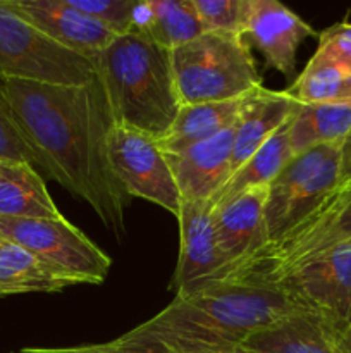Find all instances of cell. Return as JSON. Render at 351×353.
Instances as JSON below:
<instances>
[{
    "instance_id": "1",
    "label": "cell",
    "mask_w": 351,
    "mask_h": 353,
    "mask_svg": "<svg viewBox=\"0 0 351 353\" xmlns=\"http://www.w3.org/2000/svg\"><path fill=\"white\" fill-rule=\"evenodd\" d=\"M0 85L38 168L85 200L120 240L129 196L109 161L116 119L102 79L83 85L0 79Z\"/></svg>"
},
{
    "instance_id": "2",
    "label": "cell",
    "mask_w": 351,
    "mask_h": 353,
    "mask_svg": "<svg viewBox=\"0 0 351 353\" xmlns=\"http://www.w3.org/2000/svg\"><path fill=\"white\" fill-rule=\"evenodd\" d=\"M299 310L306 309L279 286L212 281L176 295L162 312L127 331L120 340L138 345L162 341L241 345L251 334Z\"/></svg>"
},
{
    "instance_id": "3",
    "label": "cell",
    "mask_w": 351,
    "mask_h": 353,
    "mask_svg": "<svg viewBox=\"0 0 351 353\" xmlns=\"http://www.w3.org/2000/svg\"><path fill=\"white\" fill-rule=\"evenodd\" d=\"M93 64L116 124L160 140L181 107L171 52L143 34H117Z\"/></svg>"
},
{
    "instance_id": "4",
    "label": "cell",
    "mask_w": 351,
    "mask_h": 353,
    "mask_svg": "<svg viewBox=\"0 0 351 353\" xmlns=\"http://www.w3.org/2000/svg\"><path fill=\"white\" fill-rule=\"evenodd\" d=\"M181 105L227 102L262 86L251 47L240 34L203 33L171 50Z\"/></svg>"
},
{
    "instance_id": "5",
    "label": "cell",
    "mask_w": 351,
    "mask_h": 353,
    "mask_svg": "<svg viewBox=\"0 0 351 353\" xmlns=\"http://www.w3.org/2000/svg\"><path fill=\"white\" fill-rule=\"evenodd\" d=\"M341 145H319L295 155L268 185L267 243L312 216L341 185Z\"/></svg>"
},
{
    "instance_id": "6",
    "label": "cell",
    "mask_w": 351,
    "mask_h": 353,
    "mask_svg": "<svg viewBox=\"0 0 351 353\" xmlns=\"http://www.w3.org/2000/svg\"><path fill=\"white\" fill-rule=\"evenodd\" d=\"M93 78L92 61L58 45L0 0V79L83 85Z\"/></svg>"
},
{
    "instance_id": "7",
    "label": "cell",
    "mask_w": 351,
    "mask_h": 353,
    "mask_svg": "<svg viewBox=\"0 0 351 353\" xmlns=\"http://www.w3.org/2000/svg\"><path fill=\"white\" fill-rule=\"evenodd\" d=\"M0 236L21 245L47 264L67 272L81 285L107 279L112 259L81 230L61 219H7L0 217Z\"/></svg>"
},
{
    "instance_id": "8",
    "label": "cell",
    "mask_w": 351,
    "mask_h": 353,
    "mask_svg": "<svg viewBox=\"0 0 351 353\" xmlns=\"http://www.w3.org/2000/svg\"><path fill=\"white\" fill-rule=\"evenodd\" d=\"M275 286L322 317L337 334L351 324V241L313 255Z\"/></svg>"
},
{
    "instance_id": "9",
    "label": "cell",
    "mask_w": 351,
    "mask_h": 353,
    "mask_svg": "<svg viewBox=\"0 0 351 353\" xmlns=\"http://www.w3.org/2000/svg\"><path fill=\"white\" fill-rule=\"evenodd\" d=\"M109 161L127 196L148 200L178 217L181 193L165 154L153 137L116 124L109 134Z\"/></svg>"
},
{
    "instance_id": "10",
    "label": "cell",
    "mask_w": 351,
    "mask_h": 353,
    "mask_svg": "<svg viewBox=\"0 0 351 353\" xmlns=\"http://www.w3.org/2000/svg\"><path fill=\"white\" fill-rule=\"evenodd\" d=\"M3 6L23 17L74 54L95 61L117 37L105 24L76 9L71 0H2Z\"/></svg>"
},
{
    "instance_id": "11",
    "label": "cell",
    "mask_w": 351,
    "mask_h": 353,
    "mask_svg": "<svg viewBox=\"0 0 351 353\" xmlns=\"http://www.w3.org/2000/svg\"><path fill=\"white\" fill-rule=\"evenodd\" d=\"M178 221L181 248L169 288L182 295L212 281L226 268V259L217 245L212 203L182 200Z\"/></svg>"
},
{
    "instance_id": "12",
    "label": "cell",
    "mask_w": 351,
    "mask_h": 353,
    "mask_svg": "<svg viewBox=\"0 0 351 353\" xmlns=\"http://www.w3.org/2000/svg\"><path fill=\"white\" fill-rule=\"evenodd\" d=\"M315 30L277 0H250L243 38L264 55L268 68L291 78L296 69V52Z\"/></svg>"
},
{
    "instance_id": "13",
    "label": "cell",
    "mask_w": 351,
    "mask_h": 353,
    "mask_svg": "<svg viewBox=\"0 0 351 353\" xmlns=\"http://www.w3.org/2000/svg\"><path fill=\"white\" fill-rule=\"evenodd\" d=\"M234 124L178 154H165L182 200L212 202L231 178Z\"/></svg>"
},
{
    "instance_id": "14",
    "label": "cell",
    "mask_w": 351,
    "mask_h": 353,
    "mask_svg": "<svg viewBox=\"0 0 351 353\" xmlns=\"http://www.w3.org/2000/svg\"><path fill=\"white\" fill-rule=\"evenodd\" d=\"M268 186L251 188L212 207L217 245L226 265L246 257L267 243L265 233V202Z\"/></svg>"
},
{
    "instance_id": "15",
    "label": "cell",
    "mask_w": 351,
    "mask_h": 353,
    "mask_svg": "<svg viewBox=\"0 0 351 353\" xmlns=\"http://www.w3.org/2000/svg\"><path fill=\"white\" fill-rule=\"evenodd\" d=\"M298 107L299 103L289 99L286 92H272L264 86H258L244 95L241 100L240 116L234 123L231 172H236Z\"/></svg>"
},
{
    "instance_id": "16",
    "label": "cell",
    "mask_w": 351,
    "mask_h": 353,
    "mask_svg": "<svg viewBox=\"0 0 351 353\" xmlns=\"http://www.w3.org/2000/svg\"><path fill=\"white\" fill-rule=\"evenodd\" d=\"M253 353H344L339 334L308 310H299L243 341Z\"/></svg>"
},
{
    "instance_id": "17",
    "label": "cell",
    "mask_w": 351,
    "mask_h": 353,
    "mask_svg": "<svg viewBox=\"0 0 351 353\" xmlns=\"http://www.w3.org/2000/svg\"><path fill=\"white\" fill-rule=\"evenodd\" d=\"M129 33L174 50L205 33L191 0H140L134 3Z\"/></svg>"
},
{
    "instance_id": "18",
    "label": "cell",
    "mask_w": 351,
    "mask_h": 353,
    "mask_svg": "<svg viewBox=\"0 0 351 353\" xmlns=\"http://www.w3.org/2000/svg\"><path fill=\"white\" fill-rule=\"evenodd\" d=\"M0 217L61 219L64 216L33 165L0 161Z\"/></svg>"
},
{
    "instance_id": "19",
    "label": "cell",
    "mask_w": 351,
    "mask_h": 353,
    "mask_svg": "<svg viewBox=\"0 0 351 353\" xmlns=\"http://www.w3.org/2000/svg\"><path fill=\"white\" fill-rule=\"evenodd\" d=\"M81 285L67 272L47 264L21 245L0 236V296L55 293Z\"/></svg>"
},
{
    "instance_id": "20",
    "label": "cell",
    "mask_w": 351,
    "mask_h": 353,
    "mask_svg": "<svg viewBox=\"0 0 351 353\" xmlns=\"http://www.w3.org/2000/svg\"><path fill=\"white\" fill-rule=\"evenodd\" d=\"M241 99L227 102H205L181 105L174 123L160 138L158 147L164 154H178L196 143L210 140L233 126L240 116Z\"/></svg>"
},
{
    "instance_id": "21",
    "label": "cell",
    "mask_w": 351,
    "mask_h": 353,
    "mask_svg": "<svg viewBox=\"0 0 351 353\" xmlns=\"http://www.w3.org/2000/svg\"><path fill=\"white\" fill-rule=\"evenodd\" d=\"M296 112V110H295ZM289 117L236 172H233L226 185L220 188V192L213 196L212 207L220 205L227 202L233 196L241 195L251 188L258 186H268L279 172L295 159V152L289 141Z\"/></svg>"
},
{
    "instance_id": "22",
    "label": "cell",
    "mask_w": 351,
    "mask_h": 353,
    "mask_svg": "<svg viewBox=\"0 0 351 353\" xmlns=\"http://www.w3.org/2000/svg\"><path fill=\"white\" fill-rule=\"evenodd\" d=\"M351 133V103H310L289 121V141L296 155L319 145L343 143Z\"/></svg>"
},
{
    "instance_id": "23",
    "label": "cell",
    "mask_w": 351,
    "mask_h": 353,
    "mask_svg": "<svg viewBox=\"0 0 351 353\" xmlns=\"http://www.w3.org/2000/svg\"><path fill=\"white\" fill-rule=\"evenodd\" d=\"M286 95L301 105L348 103L346 69L326 50L317 48L301 74L286 90Z\"/></svg>"
},
{
    "instance_id": "24",
    "label": "cell",
    "mask_w": 351,
    "mask_h": 353,
    "mask_svg": "<svg viewBox=\"0 0 351 353\" xmlns=\"http://www.w3.org/2000/svg\"><path fill=\"white\" fill-rule=\"evenodd\" d=\"M205 33L243 37L250 0H191Z\"/></svg>"
},
{
    "instance_id": "25",
    "label": "cell",
    "mask_w": 351,
    "mask_h": 353,
    "mask_svg": "<svg viewBox=\"0 0 351 353\" xmlns=\"http://www.w3.org/2000/svg\"><path fill=\"white\" fill-rule=\"evenodd\" d=\"M0 161L26 162L36 168V159L14 119L9 102L3 95L2 85H0Z\"/></svg>"
},
{
    "instance_id": "26",
    "label": "cell",
    "mask_w": 351,
    "mask_h": 353,
    "mask_svg": "<svg viewBox=\"0 0 351 353\" xmlns=\"http://www.w3.org/2000/svg\"><path fill=\"white\" fill-rule=\"evenodd\" d=\"M76 9L105 24L116 34L131 31V19L136 0H71Z\"/></svg>"
},
{
    "instance_id": "27",
    "label": "cell",
    "mask_w": 351,
    "mask_h": 353,
    "mask_svg": "<svg viewBox=\"0 0 351 353\" xmlns=\"http://www.w3.org/2000/svg\"><path fill=\"white\" fill-rule=\"evenodd\" d=\"M339 190L341 200L339 207H337L336 210V216H334L332 223L329 224L326 233H323L322 236H320V240L317 241L315 248H313L310 257L320 254V252H326L327 248L334 247V245L337 243L351 241V188L339 186ZM308 259H306V261H308Z\"/></svg>"
},
{
    "instance_id": "28",
    "label": "cell",
    "mask_w": 351,
    "mask_h": 353,
    "mask_svg": "<svg viewBox=\"0 0 351 353\" xmlns=\"http://www.w3.org/2000/svg\"><path fill=\"white\" fill-rule=\"evenodd\" d=\"M319 48L346 65L351 62V23H337L319 34Z\"/></svg>"
},
{
    "instance_id": "29",
    "label": "cell",
    "mask_w": 351,
    "mask_h": 353,
    "mask_svg": "<svg viewBox=\"0 0 351 353\" xmlns=\"http://www.w3.org/2000/svg\"><path fill=\"white\" fill-rule=\"evenodd\" d=\"M19 353H164L153 350V348L141 347V345L127 343L119 340L110 341V343L100 345H79V347L67 348H23Z\"/></svg>"
},
{
    "instance_id": "30",
    "label": "cell",
    "mask_w": 351,
    "mask_h": 353,
    "mask_svg": "<svg viewBox=\"0 0 351 353\" xmlns=\"http://www.w3.org/2000/svg\"><path fill=\"white\" fill-rule=\"evenodd\" d=\"M124 341V340H123ZM138 345V343H134ZM141 347L153 348L164 353H253L237 343H188V341H162Z\"/></svg>"
},
{
    "instance_id": "31",
    "label": "cell",
    "mask_w": 351,
    "mask_h": 353,
    "mask_svg": "<svg viewBox=\"0 0 351 353\" xmlns=\"http://www.w3.org/2000/svg\"><path fill=\"white\" fill-rule=\"evenodd\" d=\"M351 188V133L341 145V185Z\"/></svg>"
},
{
    "instance_id": "32",
    "label": "cell",
    "mask_w": 351,
    "mask_h": 353,
    "mask_svg": "<svg viewBox=\"0 0 351 353\" xmlns=\"http://www.w3.org/2000/svg\"><path fill=\"white\" fill-rule=\"evenodd\" d=\"M339 341L344 353H351V324L343 331V333H339Z\"/></svg>"
},
{
    "instance_id": "33",
    "label": "cell",
    "mask_w": 351,
    "mask_h": 353,
    "mask_svg": "<svg viewBox=\"0 0 351 353\" xmlns=\"http://www.w3.org/2000/svg\"><path fill=\"white\" fill-rule=\"evenodd\" d=\"M344 69H346V102L351 103V62H348Z\"/></svg>"
},
{
    "instance_id": "34",
    "label": "cell",
    "mask_w": 351,
    "mask_h": 353,
    "mask_svg": "<svg viewBox=\"0 0 351 353\" xmlns=\"http://www.w3.org/2000/svg\"><path fill=\"white\" fill-rule=\"evenodd\" d=\"M12 353H19V352H12Z\"/></svg>"
}]
</instances>
